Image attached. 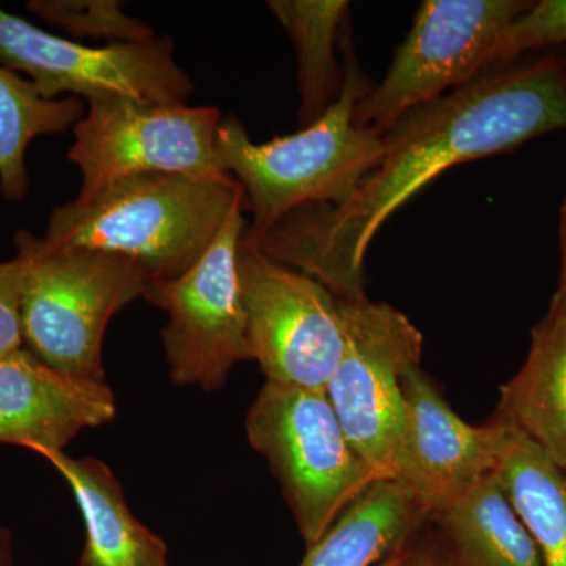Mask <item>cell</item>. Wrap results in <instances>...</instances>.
I'll return each mask as SVG.
<instances>
[{"instance_id": "cell-25", "label": "cell", "mask_w": 566, "mask_h": 566, "mask_svg": "<svg viewBox=\"0 0 566 566\" xmlns=\"http://www.w3.org/2000/svg\"><path fill=\"white\" fill-rule=\"evenodd\" d=\"M411 566H449L444 547L438 534L433 532L431 538L424 539L423 543L417 545L415 560Z\"/></svg>"}, {"instance_id": "cell-17", "label": "cell", "mask_w": 566, "mask_h": 566, "mask_svg": "<svg viewBox=\"0 0 566 566\" xmlns=\"http://www.w3.org/2000/svg\"><path fill=\"white\" fill-rule=\"evenodd\" d=\"M497 417L535 442L566 474V322L545 316L526 363L499 389Z\"/></svg>"}, {"instance_id": "cell-5", "label": "cell", "mask_w": 566, "mask_h": 566, "mask_svg": "<svg viewBox=\"0 0 566 566\" xmlns=\"http://www.w3.org/2000/svg\"><path fill=\"white\" fill-rule=\"evenodd\" d=\"M245 433L266 458L307 547L379 482L324 390L264 381L245 417Z\"/></svg>"}, {"instance_id": "cell-9", "label": "cell", "mask_w": 566, "mask_h": 566, "mask_svg": "<svg viewBox=\"0 0 566 566\" xmlns=\"http://www.w3.org/2000/svg\"><path fill=\"white\" fill-rule=\"evenodd\" d=\"M238 275L249 352L266 381L326 392L345 348L340 300L244 238Z\"/></svg>"}, {"instance_id": "cell-4", "label": "cell", "mask_w": 566, "mask_h": 566, "mask_svg": "<svg viewBox=\"0 0 566 566\" xmlns=\"http://www.w3.org/2000/svg\"><path fill=\"white\" fill-rule=\"evenodd\" d=\"M22 344L55 370L104 379L103 338L112 316L147 290L139 264L114 253L55 248L20 230Z\"/></svg>"}, {"instance_id": "cell-7", "label": "cell", "mask_w": 566, "mask_h": 566, "mask_svg": "<svg viewBox=\"0 0 566 566\" xmlns=\"http://www.w3.org/2000/svg\"><path fill=\"white\" fill-rule=\"evenodd\" d=\"M243 211L244 199L186 273L145 290V300L169 315L161 340L175 386L214 392L227 385L234 365L252 360L238 275Z\"/></svg>"}, {"instance_id": "cell-1", "label": "cell", "mask_w": 566, "mask_h": 566, "mask_svg": "<svg viewBox=\"0 0 566 566\" xmlns=\"http://www.w3.org/2000/svg\"><path fill=\"white\" fill-rule=\"evenodd\" d=\"M553 133H566V52L495 66L409 112L382 134L381 159L346 202L304 205L244 240L340 300L364 296L371 241L424 186Z\"/></svg>"}, {"instance_id": "cell-3", "label": "cell", "mask_w": 566, "mask_h": 566, "mask_svg": "<svg viewBox=\"0 0 566 566\" xmlns=\"http://www.w3.org/2000/svg\"><path fill=\"white\" fill-rule=\"evenodd\" d=\"M340 96L323 117L289 136L255 144L234 115L222 117L216 137L223 172L244 189L252 211L244 237L256 240L304 205H340L381 159L382 136L354 123V107L374 85L365 80L345 41Z\"/></svg>"}, {"instance_id": "cell-19", "label": "cell", "mask_w": 566, "mask_h": 566, "mask_svg": "<svg viewBox=\"0 0 566 566\" xmlns=\"http://www.w3.org/2000/svg\"><path fill=\"white\" fill-rule=\"evenodd\" d=\"M268 9L293 40L297 54L301 128L323 117L344 88L337 46L348 20L345 0H270Z\"/></svg>"}, {"instance_id": "cell-27", "label": "cell", "mask_w": 566, "mask_h": 566, "mask_svg": "<svg viewBox=\"0 0 566 566\" xmlns=\"http://www.w3.org/2000/svg\"><path fill=\"white\" fill-rule=\"evenodd\" d=\"M0 566H13L11 535L6 527H0Z\"/></svg>"}, {"instance_id": "cell-21", "label": "cell", "mask_w": 566, "mask_h": 566, "mask_svg": "<svg viewBox=\"0 0 566 566\" xmlns=\"http://www.w3.org/2000/svg\"><path fill=\"white\" fill-rule=\"evenodd\" d=\"M117 0H33L29 10L74 39L142 43L156 39L147 22L128 17Z\"/></svg>"}, {"instance_id": "cell-11", "label": "cell", "mask_w": 566, "mask_h": 566, "mask_svg": "<svg viewBox=\"0 0 566 566\" xmlns=\"http://www.w3.org/2000/svg\"><path fill=\"white\" fill-rule=\"evenodd\" d=\"M221 122V111L212 106L88 103L87 114L73 126L69 151L81 170L80 196L136 175H229L216 147Z\"/></svg>"}, {"instance_id": "cell-8", "label": "cell", "mask_w": 566, "mask_h": 566, "mask_svg": "<svg viewBox=\"0 0 566 566\" xmlns=\"http://www.w3.org/2000/svg\"><path fill=\"white\" fill-rule=\"evenodd\" d=\"M340 300V297H338ZM345 348L326 395L349 442L379 480H397L406 371L419 367L423 335L387 303L340 300Z\"/></svg>"}, {"instance_id": "cell-13", "label": "cell", "mask_w": 566, "mask_h": 566, "mask_svg": "<svg viewBox=\"0 0 566 566\" xmlns=\"http://www.w3.org/2000/svg\"><path fill=\"white\" fill-rule=\"evenodd\" d=\"M115 395L104 379L55 370L28 348L0 356V442L55 450L87 428L111 422Z\"/></svg>"}, {"instance_id": "cell-24", "label": "cell", "mask_w": 566, "mask_h": 566, "mask_svg": "<svg viewBox=\"0 0 566 566\" xmlns=\"http://www.w3.org/2000/svg\"><path fill=\"white\" fill-rule=\"evenodd\" d=\"M558 233H560V277H558L557 290L554 293L553 301H551L546 316L557 319V322H566V197L564 203H562Z\"/></svg>"}, {"instance_id": "cell-15", "label": "cell", "mask_w": 566, "mask_h": 566, "mask_svg": "<svg viewBox=\"0 0 566 566\" xmlns=\"http://www.w3.org/2000/svg\"><path fill=\"white\" fill-rule=\"evenodd\" d=\"M430 524L449 566H545L495 472L434 512Z\"/></svg>"}, {"instance_id": "cell-2", "label": "cell", "mask_w": 566, "mask_h": 566, "mask_svg": "<svg viewBox=\"0 0 566 566\" xmlns=\"http://www.w3.org/2000/svg\"><path fill=\"white\" fill-rule=\"evenodd\" d=\"M243 199L232 175H136L55 208L44 240L114 253L139 264L150 282L169 281L208 251Z\"/></svg>"}, {"instance_id": "cell-18", "label": "cell", "mask_w": 566, "mask_h": 566, "mask_svg": "<svg viewBox=\"0 0 566 566\" xmlns=\"http://www.w3.org/2000/svg\"><path fill=\"white\" fill-rule=\"evenodd\" d=\"M495 475L545 566H566V479L523 431L501 417Z\"/></svg>"}, {"instance_id": "cell-10", "label": "cell", "mask_w": 566, "mask_h": 566, "mask_svg": "<svg viewBox=\"0 0 566 566\" xmlns=\"http://www.w3.org/2000/svg\"><path fill=\"white\" fill-rule=\"evenodd\" d=\"M174 41L87 46L52 35L0 9V63L31 77L44 99L63 93L92 102H133L180 106L193 82L175 62Z\"/></svg>"}, {"instance_id": "cell-26", "label": "cell", "mask_w": 566, "mask_h": 566, "mask_svg": "<svg viewBox=\"0 0 566 566\" xmlns=\"http://www.w3.org/2000/svg\"><path fill=\"white\" fill-rule=\"evenodd\" d=\"M417 549L416 539L409 545L401 547L400 551L392 554V556L387 557L386 560H382L381 564L376 566H411L412 560H415Z\"/></svg>"}, {"instance_id": "cell-16", "label": "cell", "mask_w": 566, "mask_h": 566, "mask_svg": "<svg viewBox=\"0 0 566 566\" xmlns=\"http://www.w3.org/2000/svg\"><path fill=\"white\" fill-rule=\"evenodd\" d=\"M427 510L400 480H379L307 547L300 566H376L415 542Z\"/></svg>"}, {"instance_id": "cell-23", "label": "cell", "mask_w": 566, "mask_h": 566, "mask_svg": "<svg viewBox=\"0 0 566 566\" xmlns=\"http://www.w3.org/2000/svg\"><path fill=\"white\" fill-rule=\"evenodd\" d=\"M22 266L14 256L0 263V356L22 348Z\"/></svg>"}, {"instance_id": "cell-28", "label": "cell", "mask_w": 566, "mask_h": 566, "mask_svg": "<svg viewBox=\"0 0 566 566\" xmlns=\"http://www.w3.org/2000/svg\"><path fill=\"white\" fill-rule=\"evenodd\" d=\"M565 479H566V474H565Z\"/></svg>"}, {"instance_id": "cell-14", "label": "cell", "mask_w": 566, "mask_h": 566, "mask_svg": "<svg viewBox=\"0 0 566 566\" xmlns=\"http://www.w3.org/2000/svg\"><path fill=\"white\" fill-rule=\"evenodd\" d=\"M69 483L85 524L80 566H170L161 536L144 526L126 504L114 472L96 458L39 450Z\"/></svg>"}, {"instance_id": "cell-22", "label": "cell", "mask_w": 566, "mask_h": 566, "mask_svg": "<svg viewBox=\"0 0 566 566\" xmlns=\"http://www.w3.org/2000/svg\"><path fill=\"white\" fill-rule=\"evenodd\" d=\"M566 43V0L532 2L502 33L493 69L520 61L527 52Z\"/></svg>"}, {"instance_id": "cell-20", "label": "cell", "mask_w": 566, "mask_h": 566, "mask_svg": "<svg viewBox=\"0 0 566 566\" xmlns=\"http://www.w3.org/2000/svg\"><path fill=\"white\" fill-rule=\"evenodd\" d=\"M84 117L77 98L44 99L32 81L0 69V191L9 200L28 193L25 150L32 139L61 134Z\"/></svg>"}, {"instance_id": "cell-12", "label": "cell", "mask_w": 566, "mask_h": 566, "mask_svg": "<svg viewBox=\"0 0 566 566\" xmlns=\"http://www.w3.org/2000/svg\"><path fill=\"white\" fill-rule=\"evenodd\" d=\"M403 423L395 457V475L405 483L428 517L494 474L497 427L464 422L422 368L406 371Z\"/></svg>"}, {"instance_id": "cell-6", "label": "cell", "mask_w": 566, "mask_h": 566, "mask_svg": "<svg viewBox=\"0 0 566 566\" xmlns=\"http://www.w3.org/2000/svg\"><path fill=\"white\" fill-rule=\"evenodd\" d=\"M531 6L527 0H424L385 80L354 107L356 126L382 136L409 112L493 69L502 33Z\"/></svg>"}]
</instances>
